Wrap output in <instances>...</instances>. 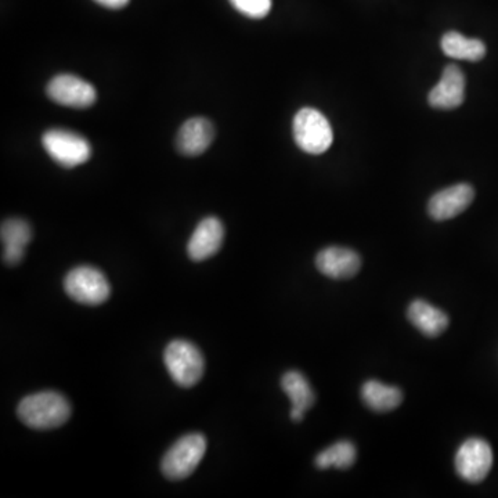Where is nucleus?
<instances>
[{
  "instance_id": "nucleus-1",
  "label": "nucleus",
  "mask_w": 498,
  "mask_h": 498,
  "mask_svg": "<svg viewBox=\"0 0 498 498\" xmlns=\"http://www.w3.org/2000/svg\"><path fill=\"white\" fill-rule=\"evenodd\" d=\"M17 416L30 428L46 431L64 426L71 417V405L62 393L44 390L24 397Z\"/></svg>"
},
{
  "instance_id": "nucleus-10",
  "label": "nucleus",
  "mask_w": 498,
  "mask_h": 498,
  "mask_svg": "<svg viewBox=\"0 0 498 498\" xmlns=\"http://www.w3.org/2000/svg\"><path fill=\"white\" fill-rule=\"evenodd\" d=\"M474 198H475L474 187L466 183H461L435 194L429 201L428 212L432 219L437 222L453 219L463 214L471 206Z\"/></svg>"
},
{
  "instance_id": "nucleus-19",
  "label": "nucleus",
  "mask_w": 498,
  "mask_h": 498,
  "mask_svg": "<svg viewBox=\"0 0 498 498\" xmlns=\"http://www.w3.org/2000/svg\"><path fill=\"white\" fill-rule=\"evenodd\" d=\"M358 453L353 443L348 440L335 443L326 450H322L316 457V466L319 469H348L355 464Z\"/></svg>"
},
{
  "instance_id": "nucleus-21",
  "label": "nucleus",
  "mask_w": 498,
  "mask_h": 498,
  "mask_svg": "<svg viewBox=\"0 0 498 498\" xmlns=\"http://www.w3.org/2000/svg\"><path fill=\"white\" fill-rule=\"evenodd\" d=\"M101 6L107 7V9L118 10L127 6L129 4V0H94Z\"/></svg>"
},
{
  "instance_id": "nucleus-11",
  "label": "nucleus",
  "mask_w": 498,
  "mask_h": 498,
  "mask_svg": "<svg viewBox=\"0 0 498 498\" xmlns=\"http://www.w3.org/2000/svg\"><path fill=\"white\" fill-rule=\"evenodd\" d=\"M225 240V227L217 217L209 216L199 222L187 244L191 261L201 262L219 253Z\"/></svg>"
},
{
  "instance_id": "nucleus-2",
  "label": "nucleus",
  "mask_w": 498,
  "mask_h": 498,
  "mask_svg": "<svg viewBox=\"0 0 498 498\" xmlns=\"http://www.w3.org/2000/svg\"><path fill=\"white\" fill-rule=\"evenodd\" d=\"M164 361L173 381L183 388L198 384L206 371L203 353L194 343L185 340H172L167 346Z\"/></svg>"
},
{
  "instance_id": "nucleus-18",
  "label": "nucleus",
  "mask_w": 498,
  "mask_h": 498,
  "mask_svg": "<svg viewBox=\"0 0 498 498\" xmlns=\"http://www.w3.org/2000/svg\"><path fill=\"white\" fill-rule=\"evenodd\" d=\"M361 398L371 410L388 413L395 410L403 402L402 390L379 381H367L361 388Z\"/></svg>"
},
{
  "instance_id": "nucleus-5",
  "label": "nucleus",
  "mask_w": 498,
  "mask_h": 498,
  "mask_svg": "<svg viewBox=\"0 0 498 498\" xmlns=\"http://www.w3.org/2000/svg\"><path fill=\"white\" fill-rule=\"evenodd\" d=\"M64 290L81 305L97 306L106 302L111 293L109 280L96 267L80 266L71 270L64 279Z\"/></svg>"
},
{
  "instance_id": "nucleus-20",
  "label": "nucleus",
  "mask_w": 498,
  "mask_h": 498,
  "mask_svg": "<svg viewBox=\"0 0 498 498\" xmlns=\"http://www.w3.org/2000/svg\"><path fill=\"white\" fill-rule=\"evenodd\" d=\"M230 4L241 14L255 20L266 17L272 10V0H230Z\"/></svg>"
},
{
  "instance_id": "nucleus-4",
  "label": "nucleus",
  "mask_w": 498,
  "mask_h": 498,
  "mask_svg": "<svg viewBox=\"0 0 498 498\" xmlns=\"http://www.w3.org/2000/svg\"><path fill=\"white\" fill-rule=\"evenodd\" d=\"M206 452V439L201 434H190L180 437L168 450L162 460V474L169 481H182L196 471Z\"/></svg>"
},
{
  "instance_id": "nucleus-7",
  "label": "nucleus",
  "mask_w": 498,
  "mask_h": 498,
  "mask_svg": "<svg viewBox=\"0 0 498 498\" xmlns=\"http://www.w3.org/2000/svg\"><path fill=\"white\" fill-rule=\"evenodd\" d=\"M493 466V452L489 443L479 437L466 440L455 455L458 475L468 484H479L489 475Z\"/></svg>"
},
{
  "instance_id": "nucleus-3",
  "label": "nucleus",
  "mask_w": 498,
  "mask_h": 498,
  "mask_svg": "<svg viewBox=\"0 0 498 498\" xmlns=\"http://www.w3.org/2000/svg\"><path fill=\"white\" fill-rule=\"evenodd\" d=\"M292 132L299 148L311 156L326 153L334 140L329 120L314 109L298 111L293 118Z\"/></svg>"
},
{
  "instance_id": "nucleus-8",
  "label": "nucleus",
  "mask_w": 498,
  "mask_h": 498,
  "mask_svg": "<svg viewBox=\"0 0 498 498\" xmlns=\"http://www.w3.org/2000/svg\"><path fill=\"white\" fill-rule=\"evenodd\" d=\"M47 96L60 106L71 109H88L97 100V91L91 83L71 73H62L50 81Z\"/></svg>"
},
{
  "instance_id": "nucleus-17",
  "label": "nucleus",
  "mask_w": 498,
  "mask_h": 498,
  "mask_svg": "<svg viewBox=\"0 0 498 498\" xmlns=\"http://www.w3.org/2000/svg\"><path fill=\"white\" fill-rule=\"evenodd\" d=\"M442 50L450 59L481 62L486 56V44L481 39H468L450 31L442 38Z\"/></svg>"
},
{
  "instance_id": "nucleus-9",
  "label": "nucleus",
  "mask_w": 498,
  "mask_h": 498,
  "mask_svg": "<svg viewBox=\"0 0 498 498\" xmlns=\"http://www.w3.org/2000/svg\"><path fill=\"white\" fill-rule=\"evenodd\" d=\"M316 266L321 274L332 280L352 279L361 267V258L353 249L329 246L316 256Z\"/></svg>"
},
{
  "instance_id": "nucleus-6",
  "label": "nucleus",
  "mask_w": 498,
  "mask_h": 498,
  "mask_svg": "<svg viewBox=\"0 0 498 498\" xmlns=\"http://www.w3.org/2000/svg\"><path fill=\"white\" fill-rule=\"evenodd\" d=\"M42 144L50 158L60 167H80L91 157V146L83 136L67 129H50L42 136Z\"/></svg>"
},
{
  "instance_id": "nucleus-13",
  "label": "nucleus",
  "mask_w": 498,
  "mask_h": 498,
  "mask_svg": "<svg viewBox=\"0 0 498 498\" xmlns=\"http://www.w3.org/2000/svg\"><path fill=\"white\" fill-rule=\"evenodd\" d=\"M215 139L214 123L206 118H191L183 123L177 138L179 153L186 157H196L206 153Z\"/></svg>"
},
{
  "instance_id": "nucleus-15",
  "label": "nucleus",
  "mask_w": 498,
  "mask_h": 498,
  "mask_svg": "<svg viewBox=\"0 0 498 498\" xmlns=\"http://www.w3.org/2000/svg\"><path fill=\"white\" fill-rule=\"evenodd\" d=\"M282 388L292 403L291 419L293 422L302 421L306 411L316 402V396L308 379L299 371H288L283 377Z\"/></svg>"
},
{
  "instance_id": "nucleus-14",
  "label": "nucleus",
  "mask_w": 498,
  "mask_h": 498,
  "mask_svg": "<svg viewBox=\"0 0 498 498\" xmlns=\"http://www.w3.org/2000/svg\"><path fill=\"white\" fill-rule=\"evenodd\" d=\"M0 235H2V241L5 244V263L15 266L23 261L25 246L33 238L30 223L24 219H18V217L5 220Z\"/></svg>"
},
{
  "instance_id": "nucleus-12",
  "label": "nucleus",
  "mask_w": 498,
  "mask_h": 498,
  "mask_svg": "<svg viewBox=\"0 0 498 498\" xmlns=\"http://www.w3.org/2000/svg\"><path fill=\"white\" fill-rule=\"evenodd\" d=\"M464 99L465 75L457 65H447L443 71L442 80L429 93V104L437 110H455L464 103Z\"/></svg>"
},
{
  "instance_id": "nucleus-16",
  "label": "nucleus",
  "mask_w": 498,
  "mask_h": 498,
  "mask_svg": "<svg viewBox=\"0 0 498 498\" xmlns=\"http://www.w3.org/2000/svg\"><path fill=\"white\" fill-rule=\"evenodd\" d=\"M407 317L419 332L429 338L439 337L448 327L447 314L421 299L411 302Z\"/></svg>"
}]
</instances>
